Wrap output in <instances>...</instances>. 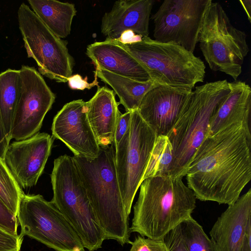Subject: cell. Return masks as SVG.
<instances>
[{"label":"cell","mask_w":251,"mask_h":251,"mask_svg":"<svg viewBox=\"0 0 251 251\" xmlns=\"http://www.w3.org/2000/svg\"><path fill=\"white\" fill-rule=\"evenodd\" d=\"M230 92L213 114L208 136L225 127L242 123L251 133V88L246 82L235 80L229 82Z\"/></svg>","instance_id":"cell-19"},{"label":"cell","mask_w":251,"mask_h":251,"mask_svg":"<svg viewBox=\"0 0 251 251\" xmlns=\"http://www.w3.org/2000/svg\"><path fill=\"white\" fill-rule=\"evenodd\" d=\"M251 218V189L239 197L218 218L209 232L218 251H241Z\"/></svg>","instance_id":"cell-17"},{"label":"cell","mask_w":251,"mask_h":251,"mask_svg":"<svg viewBox=\"0 0 251 251\" xmlns=\"http://www.w3.org/2000/svg\"><path fill=\"white\" fill-rule=\"evenodd\" d=\"M131 111H126L124 114L120 112L117 118L114 137V147L121 141L128 129L131 121Z\"/></svg>","instance_id":"cell-31"},{"label":"cell","mask_w":251,"mask_h":251,"mask_svg":"<svg viewBox=\"0 0 251 251\" xmlns=\"http://www.w3.org/2000/svg\"><path fill=\"white\" fill-rule=\"evenodd\" d=\"M230 92L226 80L207 82L192 90L167 134L174 163L170 176L182 178L202 142L208 136L211 118Z\"/></svg>","instance_id":"cell-4"},{"label":"cell","mask_w":251,"mask_h":251,"mask_svg":"<svg viewBox=\"0 0 251 251\" xmlns=\"http://www.w3.org/2000/svg\"><path fill=\"white\" fill-rule=\"evenodd\" d=\"M18 221L0 199V227L9 233L18 236Z\"/></svg>","instance_id":"cell-28"},{"label":"cell","mask_w":251,"mask_h":251,"mask_svg":"<svg viewBox=\"0 0 251 251\" xmlns=\"http://www.w3.org/2000/svg\"><path fill=\"white\" fill-rule=\"evenodd\" d=\"M198 43L212 70L224 73L236 80L249 51L247 35L232 25L219 3L211 0L208 5Z\"/></svg>","instance_id":"cell-7"},{"label":"cell","mask_w":251,"mask_h":251,"mask_svg":"<svg viewBox=\"0 0 251 251\" xmlns=\"http://www.w3.org/2000/svg\"><path fill=\"white\" fill-rule=\"evenodd\" d=\"M153 0H121L114 2L101 19L100 30L106 38L119 40L131 31L142 37L149 36Z\"/></svg>","instance_id":"cell-16"},{"label":"cell","mask_w":251,"mask_h":251,"mask_svg":"<svg viewBox=\"0 0 251 251\" xmlns=\"http://www.w3.org/2000/svg\"><path fill=\"white\" fill-rule=\"evenodd\" d=\"M86 54L95 67L139 81L151 80L147 71L117 40L106 38L89 45Z\"/></svg>","instance_id":"cell-18"},{"label":"cell","mask_w":251,"mask_h":251,"mask_svg":"<svg viewBox=\"0 0 251 251\" xmlns=\"http://www.w3.org/2000/svg\"><path fill=\"white\" fill-rule=\"evenodd\" d=\"M53 140L47 133H37L9 144L4 161L21 188L35 185L50 155Z\"/></svg>","instance_id":"cell-14"},{"label":"cell","mask_w":251,"mask_h":251,"mask_svg":"<svg viewBox=\"0 0 251 251\" xmlns=\"http://www.w3.org/2000/svg\"><path fill=\"white\" fill-rule=\"evenodd\" d=\"M73 158L106 239L130 243L129 215L122 198L115 165L114 145L100 147L98 156Z\"/></svg>","instance_id":"cell-3"},{"label":"cell","mask_w":251,"mask_h":251,"mask_svg":"<svg viewBox=\"0 0 251 251\" xmlns=\"http://www.w3.org/2000/svg\"><path fill=\"white\" fill-rule=\"evenodd\" d=\"M20 90L19 70L8 69L0 74V113L6 134L10 141Z\"/></svg>","instance_id":"cell-23"},{"label":"cell","mask_w":251,"mask_h":251,"mask_svg":"<svg viewBox=\"0 0 251 251\" xmlns=\"http://www.w3.org/2000/svg\"><path fill=\"white\" fill-rule=\"evenodd\" d=\"M130 244L129 251H169L163 238L153 239L138 235Z\"/></svg>","instance_id":"cell-27"},{"label":"cell","mask_w":251,"mask_h":251,"mask_svg":"<svg viewBox=\"0 0 251 251\" xmlns=\"http://www.w3.org/2000/svg\"><path fill=\"white\" fill-rule=\"evenodd\" d=\"M97 77L96 74L95 73L94 80L92 83H88L87 78L83 79L80 75L76 74L72 75L68 82L69 87L72 89L83 90L85 88L90 89L96 85L98 86Z\"/></svg>","instance_id":"cell-32"},{"label":"cell","mask_w":251,"mask_h":251,"mask_svg":"<svg viewBox=\"0 0 251 251\" xmlns=\"http://www.w3.org/2000/svg\"><path fill=\"white\" fill-rule=\"evenodd\" d=\"M241 251H251V248L248 246L245 238Z\"/></svg>","instance_id":"cell-36"},{"label":"cell","mask_w":251,"mask_h":251,"mask_svg":"<svg viewBox=\"0 0 251 251\" xmlns=\"http://www.w3.org/2000/svg\"><path fill=\"white\" fill-rule=\"evenodd\" d=\"M87 117L97 143L106 148L114 144L118 109L113 91L105 87L99 88L87 102Z\"/></svg>","instance_id":"cell-20"},{"label":"cell","mask_w":251,"mask_h":251,"mask_svg":"<svg viewBox=\"0 0 251 251\" xmlns=\"http://www.w3.org/2000/svg\"><path fill=\"white\" fill-rule=\"evenodd\" d=\"M211 0H165L151 18L154 40L177 44L193 53Z\"/></svg>","instance_id":"cell-11"},{"label":"cell","mask_w":251,"mask_h":251,"mask_svg":"<svg viewBox=\"0 0 251 251\" xmlns=\"http://www.w3.org/2000/svg\"><path fill=\"white\" fill-rule=\"evenodd\" d=\"M157 135L142 118L131 111L128 129L114 147L115 165L125 210L129 215Z\"/></svg>","instance_id":"cell-9"},{"label":"cell","mask_w":251,"mask_h":251,"mask_svg":"<svg viewBox=\"0 0 251 251\" xmlns=\"http://www.w3.org/2000/svg\"><path fill=\"white\" fill-rule=\"evenodd\" d=\"M20 90L11 130V140L27 139L38 133L45 115L55 99L54 94L34 67L22 66Z\"/></svg>","instance_id":"cell-12"},{"label":"cell","mask_w":251,"mask_h":251,"mask_svg":"<svg viewBox=\"0 0 251 251\" xmlns=\"http://www.w3.org/2000/svg\"><path fill=\"white\" fill-rule=\"evenodd\" d=\"M87 102L77 100L65 104L53 118L52 136L61 140L74 155L93 159L100 147L87 117Z\"/></svg>","instance_id":"cell-13"},{"label":"cell","mask_w":251,"mask_h":251,"mask_svg":"<svg viewBox=\"0 0 251 251\" xmlns=\"http://www.w3.org/2000/svg\"><path fill=\"white\" fill-rule=\"evenodd\" d=\"M192 91L156 86L145 95L137 110L157 136L167 135Z\"/></svg>","instance_id":"cell-15"},{"label":"cell","mask_w":251,"mask_h":251,"mask_svg":"<svg viewBox=\"0 0 251 251\" xmlns=\"http://www.w3.org/2000/svg\"><path fill=\"white\" fill-rule=\"evenodd\" d=\"M24 194L4 159H0V199L16 217L20 200Z\"/></svg>","instance_id":"cell-26"},{"label":"cell","mask_w":251,"mask_h":251,"mask_svg":"<svg viewBox=\"0 0 251 251\" xmlns=\"http://www.w3.org/2000/svg\"><path fill=\"white\" fill-rule=\"evenodd\" d=\"M245 238L248 246L251 248V218L249 219L246 226Z\"/></svg>","instance_id":"cell-34"},{"label":"cell","mask_w":251,"mask_h":251,"mask_svg":"<svg viewBox=\"0 0 251 251\" xmlns=\"http://www.w3.org/2000/svg\"><path fill=\"white\" fill-rule=\"evenodd\" d=\"M169 251H187L183 243L179 225L163 238Z\"/></svg>","instance_id":"cell-30"},{"label":"cell","mask_w":251,"mask_h":251,"mask_svg":"<svg viewBox=\"0 0 251 251\" xmlns=\"http://www.w3.org/2000/svg\"><path fill=\"white\" fill-rule=\"evenodd\" d=\"M10 141L6 134L0 113V159H4Z\"/></svg>","instance_id":"cell-33"},{"label":"cell","mask_w":251,"mask_h":251,"mask_svg":"<svg viewBox=\"0 0 251 251\" xmlns=\"http://www.w3.org/2000/svg\"><path fill=\"white\" fill-rule=\"evenodd\" d=\"M52 203L79 237L84 247L94 251L105 240L73 157L66 154L54 160L50 175Z\"/></svg>","instance_id":"cell-5"},{"label":"cell","mask_w":251,"mask_h":251,"mask_svg":"<svg viewBox=\"0 0 251 251\" xmlns=\"http://www.w3.org/2000/svg\"><path fill=\"white\" fill-rule=\"evenodd\" d=\"M172 146L166 135L157 136L151 151L143 181L155 176H170L174 163Z\"/></svg>","instance_id":"cell-24"},{"label":"cell","mask_w":251,"mask_h":251,"mask_svg":"<svg viewBox=\"0 0 251 251\" xmlns=\"http://www.w3.org/2000/svg\"><path fill=\"white\" fill-rule=\"evenodd\" d=\"M17 218L23 238L27 236L55 251H85L71 224L51 201L41 195L24 193Z\"/></svg>","instance_id":"cell-8"},{"label":"cell","mask_w":251,"mask_h":251,"mask_svg":"<svg viewBox=\"0 0 251 251\" xmlns=\"http://www.w3.org/2000/svg\"><path fill=\"white\" fill-rule=\"evenodd\" d=\"M18 18L27 56L35 60L40 73L58 82H68L74 61L67 42L53 34L25 3L19 8Z\"/></svg>","instance_id":"cell-10"},{"label":"cell","mask_w":251,"mask_h":251,"mask_svg":"<svg viewBox=\"0 0 251 251\" xmlns=\"http://www.w3.org/2000/svg\"><path fill=\"white\" fill-rule=\"evenodd\" d=\"M94 73L98 77L113 88L126 111L137 109L147 93L159 85L152 80L139 81L96 67Z\"/></svg>","instance_id":"cell-22"},{"label":"cell","mask_w":251,"mask_h":251,"mask_svg":"<svg viewBox=\"0 0 251 251\" xmlns=\"http://www.w3.org/2000/svg\"><path fill=\"white\" fill-rule=\"evenodd\" d=\"M140 187L130 230L142 236L162 239L192 216L196 207V197L182 178L170 176L150 177Z\"/></svg>","instance_id":"cell-2"},{"label":"cell","mask_w":251,"mask_h":251,"mask_svg":"<svg viewBox=\"0 0 251 251\" xmlns=\"http://www.w3.org/2000/svg\"><path fill=\"white\" fill-rule=\"evenodd\" d=\"M183 243L187 251H218L202 226L190 217L179 224Z\"/></svg>","instance_id":"cell-25"},{"label":"cell","mask_w":251,"mask_h":251,"mask_svg":"<svg viewBox=\"0 0 251 251\" xmlns=\"http://www.w3.org/2000/svg\"><path fill=\"white\" fill-rule=\"evenodd\" d=\"M251 134L232 124L202 142L188 168L187 186L196 199L230 205L251 179Z\"/></svg>","instance_id":"cell-1"},{"label":"cell","mask_w":251,"mask_h":251,"mask_svg":"<svg viewBox=\"0 0 251 251\" xmlns=\"http://www.w3.org/2000/svg\"><path fill=\"white\" fill-rule=\"evenodd\" d=\"M33 11L60 38L68 36L76 14L75 5L54 0H28Z\"/></svg>","instance_id":"cell-21"},{"label":"cell","mask_w":251,"mask_h":251,"mask_svg":"<svg viewBox=\"0 0 251 251\" xmlns=\"http://www.w3.org/2000/svg\"><path fill=\"white\" fill-rule=\"evenodd\" d=\"M122 43L151 79L159 85L193 90L197 83L204 80V62L177 44L159 42L149 36Z\"/></svg>","instance_id":"cell-6"},{"label":"cell","mask_w":251,"mask_h":251,"mask_svg":"<svg viewBox=\"0 0 251 251\" xmlns=\"http://www.w3.org/2000/svg\"><path fill=\"white\" fill-rule=\"evenodd\" d=\"M239 1L241 3V5L243 7V8H244L245 11L246 12L247 15L248 17V19L249 21L251 22V0H240Z\"/></svg>","instance_id":"cell-35"},{"label":"cell","mask_w":251,"mask_h":251,"mask_svg":"<svg viewBox=\"0 0 251 251\" xmlns=\"http://www.w3.org/2000/svg\"><path fill=\"white\" fill-rule=\"evenodd\" d=\"M23 239L0 227V251H20Z\"/></svg>","instance_id":"cell-29"}]
</instances>
